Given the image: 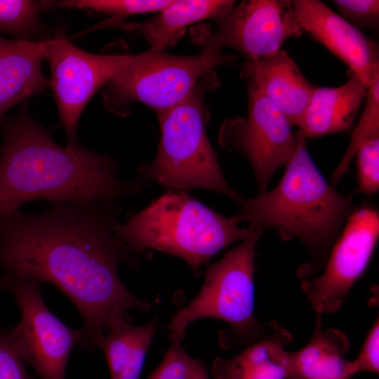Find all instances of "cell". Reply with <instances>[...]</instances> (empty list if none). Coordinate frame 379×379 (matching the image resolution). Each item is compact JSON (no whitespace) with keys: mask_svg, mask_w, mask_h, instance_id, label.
Listing matches in <instances>:
<instances>
[{"mask_svg":"<svg viewBox=\"0 0 379 379\" xmlns=\"http://www.w3.org/2000/svg\"><path fill=\"white\" fill-rule=\"evenodd\" d=\"M121 213L119 203L58 202L38 213L19 208L0 216L2 272L60 290L83 319L86 349L128 310L150 308L118 275L120 264H135L117 235Z\"/></svg>","mask_w":379,"mask_h":379,"instance_id":"cell-1","label":"cell"},{"mask_svg":"<svg viewBox=\"0 0 379 379\" xmlns=\"http://www.w3.org/2000/svg\"><path fill=\"white\" fill-rule=\"evenodd\" d=\"M0 216L28 202L119 203L140 193L147 182H124L119 164L79 142L58 145L30 115L27 103L0 126Z\"/></svg>","mask_w":379,"mask_h":379,"instance_id":"cell-2","label":"cell"},{"mask_svg":"<svg viewBox=\"0 0 379 379\" xmlns=\"http://www.w3.org/2000/svg\"><path fill=\"white\" fill-rule=\"evenodd\" d=\"M298 145L279 183L255 197H242L230 218L236 224L254 223L278 231L283 239L297 238L309 251L310 262L298 270L302 280L322 270L330 251L354 211L352 197L336 191L324 179L298 133Z\"/></svg>","mask_w":379,"mask_h":379,"instance_id":"cell-3","label":"cell"},{"mask_svg":"<svg viewBox=\"0 0 379 379\" xmlns=\"http://www.w3.org/2000/svg\"><path fill=\"white\" fill-rule=\"evenodd\" d=\"M248 232L185 191H166L121 223L117 235L131 253L159 251L182 258L197 272Z\"/></svg>","mask_w":379,"mask_h":379,"instance_id":"cell-4","label":"cell"},{"mask_svg":"<svg viewBox=\"0 0 379 379\" xmlns=\"http://www.w3.org/2000/svg\"><path fill=\"white\" fill-rule=\"evenodd\" d=\"M203 87L199 82L178 105L157 112L161 129L158 150L150 164L138 166V177L165 191H215L238 204L243 196L225 180L206 135Z\"/></svg>","mask_w":379,"mask_h":379,"instance_id":"cell-5","label":"cell"},{"mask_svg":"<svg viewBox=\"0 0 379 379\" xmlns=\"http://www.w3.org/2000/svg\"><path fill=\"white\" fill-rule=\"evenodd\" d=\"M248 230L237 246L208 267L199 293L174 315L169 326L172 342L180 343L187 326L204 318L227 322L231 333L244 341L266 335L253 314L255 251L264 229L249 223Z\"/></svg>","mask_w":379,"mask_h":379,"instance_id":"cell-6","label":"cell"},{"mask_svg":"<svg viewBox=\"0 0 379 379\" xmlns=\"http://www.w3.org/2000/svg\"><path fill=\"white\" fill-rule=\"evenodd\" d=\"M234 59L206 48L192 56L150 49L107 82L102 93L103 104L121 117L128 114L133 102L145 104L157 112L167 110L184 100L213 68Z\"/></svg>","mask_w":379,"mask_h":379,"instance_id":"cell-7","label":"cell"},{"mask_svg":"<svg viewBox=\"0 0 379 379\" xmlns=\"http://www.w3.org/2000/svg\"><path fill=\"white\" fill-rule=\"evenodd\" d=\"M41 282L11 273H0V292L15 300L20 321L9 330L11 341L21 359L31 365L41 379H65L73 347L81 345L84 328L63 324L47 307L40 293Z\"/></svg>","mask_w":379,"mask_h":379,"instance_id":"cell-8","label":"cell"},{"mask_svg":"<svg viewBox=\"0 0 379 379\" xmlns=\"http://www.w3.org/2000/svg\"><path fill=\"white\" fill-rule=\"evenodd\" d=\"M49 63L51 87L57 104L60 126L69 146L78 142L77 128L82 112L98 90L128 66L142 58L136 54H94L79 48L62 34L44 40Z\"/></svg>","mask_w":379,"mask_h":379,"instance_id":"cell-9","label":"cell"},{"mask_svg":"<svg viewBox=\"0 0 379 379\" xmlns=\"http://www.w3.org/2000/svg\"><path fill=\"white\" fill-rule=\"evenodd\" d=\"M291 124L285 115L250 81L247 119L224 123L220 145L247 159L254 175L258 194L267 191L274 173L285 166L298 145Z\"/></svg>","mask_w":379,"mask_h":379,"instance_id":"cell-10","label":"cell"},{"mask_svg":"<svg viewBox=\"0 0 379 379\" xmlns=\"http://www.w3.org/2000/svg\"><path fill=\"white\" fill-rule=\"evenodd\" d=\"M379 237V215L370 206L354 210L333 246L321 272L301 287L316 314L333 313L365 272Z\"/></svg>","mask_w":379,"mask_h":379,"instance_id":"cell-11","label":"cell"},{"mask_svg":"<svg viewBox=\"0 0 379 379\" xmlns=\"http://www.w3.org/2000/svg\"><path fill=\"white\" fill-rule=\"evenodd\" d=\"M215 20L217 28L206 37L204 48H232L248 62L276 54L287 39L303 32L290 0L242 1Z\"/></svg>","mask_w":379,"mask_h":379,"instance_id":"cell-12","label":"cell"},{"mask_svg":"<svg viewBox=\"0 0 379 379\" xmlns=\"http://www.w3.org/2000/svg\"><path fill=\"white\" fill-rule=\"evenodd\" d=\"M302 29L348 67L367 88L379 76V48L328 6L318 0H293Z\"/></svg>","mask_w":379,"mask_h":379,"instance_id":"cell-13","label":"cell"},{"mask_svg":"<svg viewBox=\"0 0 379 379\" xmlns=\"http://www.w3.org/2000/svg\"><path fill=\"white\" fill-rule=\"evenodd\" d=\"M242 74L253 82L285 115L300 127L314 87L284 50L258 61L248 62Z\"/></svg>","mask_w":379,"mask_h":379,"instance_id":"cell-14","label":"cell"},{"mask_svg":"<svg viewBox=\"0 0 379 379\" xmlns=\"http://www.w3.org/2000/svg\"><path fill=\"white\" fill-rule=\"evenodd\" d=\"M44 60V41L0 36V126L11 108L51 87L41 69Z\"/></svg>","mask_w":379,"mask_h":379,"instance_id":"cell-15","label":"cell"},{"mask_svg":"<svg viewBox=\"0 0 379 379\" xmlns=\"http://www.w3.org/2000/svg\"><path fill=\"white\" fill-rule=\"evenodd\" d=\"M291 333L272 322L270 331L230 359H217L212 372L216 379H288Z\"/></svg>","mask_w":379,"mask_h":379,"instance_id":"cell-16","label":"cell"},{"mask_svg":"<svg viewBox=\"0 0 379 379\" xmlns=\"http://www.w3.org/2000/svg\"><path fill=\"white\" fill-rule=\"evenodd\" d=\"M340 86L314 87L299 127L303 138L350 131L364 101L367 88L354 76Z\"/></svg>","mask_w":379,"mask_h":379,"instance_id":"cell-17","label":"cell"},{"mask_svg":"<svg viewBox=\"0 0 379 379\" xmlns=\"http://www.w3.org/2000/svg\"><path fill=\"white\" fill-rule=\"evenodd\" d=\"M321 315L317 314L308 343L290 352L288 379H350L358 373L353 360L345 358L350 348L347 336L337 329L324 330Z\"/></svg>","mask_w":379,"mask_h":379,"instance_id":"cell-18","label":"cell"},{"mask_svg":"<svg viewBox=\"0 0 379 379\" xmlns=\"http://www.w3.org/2000/svg\"><path fill=\"white\" fill-rule=\"evenodd\" d=\"M155 326V319L145 325L133 326L124 318L112 323L95 338L93 345L102 350L110 379L140 378Z\"/></svg>","mask_w":379,"mask_h":379,"instance_id":"cell-19","label":"cell"},{"mask_svg":"<svg viewBox=\"0 0 379 379\" xmlns=\"http://www.w3.org/2000/svg\"><path fill=\"white\" fill-rule=\"evenodd\" d=\"M234 5L230 0L173 1L149 22L140 25L151 50L163 51L182 29L197 21L215 19Z\"/></svg>","mask_w":379,"mask_h":379,"instance_id":"cell-20","label":"cell"},{"mask_svg":"<svg viewBox=\"0 0 379 379\" xmlns=\"http://www.w3.org/2000/svg\"><path fill=\"white\" fill-rule=\"evenodd\" d=\"M41 10V1L0 0V33L15 40L43 39L47 31L39 18Z\"/></svg>","mask_w":379,"mask_h":379,"instance_id":"cell-21","label":"cell"},{"mask_svg":"<svg viewBox=\"0 0 379 379\" xmlns=\"http://www.w3.org/2000/svg\"><path fill=\"white\" fill-rule=\"evenodd\" d=\"M365 107L354 129L348 147L331 175V185L335 186L349 170L360 146L366 140L379 136V76L367 88Z\"/></svg>","mask_w":379,"mask_h":379,"instance_id":"cell-22","label":"cell"},{"mask_svg":"<svg viewBox=\"0 0 379 379\" xmlns=\"http://www.w3.org/2000/svg\"><path fill=\"white\" fill-rule=\"evenodd\" d=\"M43 9L77 8L114 15L128 16L135 14L159 12L173 1L140 0H62L41 1Z\"/></svg>","mask_w":379,"mask_h":379,"instance_id":"cell-23","label":"cell"},{"mask_svg":"<svg viewBox=\"0 0 379 379\" xmlns=\"http://www.w3.org/2000/svg\"><path fill=\"white\" fill-rule=\"evenodd\" d=\"M357 189L372 195L379 190V136L364 142L357 150Z\"/></svg>","mask_w":379,"mask_h":379,"instance_id":"cell-24","label":"cell"},{"mask_svg":"<svg viewBox=\"0 0 379 379\" xmlns=\"http://www.w3.org/2000/svg\"><path fill=\"white\" fill-rule=\"evenodd\" d=\"M340 15L356 28L377 32L379 27V1L334 0Z\"/></svg>","mask_w":379,"mask_h":379,"instance_id":"cell-25","label":"cell"},{"mask_svg":"<svg viewBox=\"0 0 379 379\" xmlns=\"http://www.w3.org/2000/svg\"><path fill=\"white\" fill-rule=\"evenodd\" d=\"M192 360L180 343L172 342L161 364L147 379H186Z\"/></svg>","mask_w":379,"mask_h":379,"instance_id":"cell-26","label":"cell"},{"mask_svg":"<svg viewBox=\"0 0 379 379\" xmlns=\"http://www.w3.org/2000/svg\"><path fill=\"white\" fill-rule=\"evenodd\" d=\"M0 379H29L11 341L9 330L0 326Z\"/></svg>","mask_w":379,"mask_h":379,"instance_id":"cell-27","label":"cell"},{"mask_svg":"<svg viewBox=\"0 0 379 379\" xmlns=\"http://www.w3.org/2000/svg\"><path fill=\"white\" fill-rule=\"evenodd\" d=\"M379 324L375 321L369 331L357 357L353 360L358 372L378 373Z\"/></svg>","mask_w":379,"mask_h":379,"instance_id":"cell-28","label":"cell"},{"mask_svg":"<svg viewBox=\"0 0 379 379\" xmlns=\"http://www.w3.org/2000/svg\"><path fill=\"white\" fill-rule=\"evenodd\" d=\"M186 379H210L205 365L193 359Z\"/></svg>","mask_w":379,"mask_h":379,"instance_id":"cell-29","label":"cell"}]
</instances>
